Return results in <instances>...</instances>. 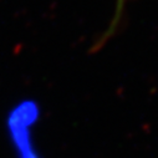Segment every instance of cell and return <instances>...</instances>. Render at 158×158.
Masks as SVG:
<instances>
[{
  "instance_id": "cell-1",
  "label": "cell",
  "mask_w": 158,
  "mask_h": 158,
  "mask_svg": "<svg viewBox=\"0 0 158 158\" xmlns=\"http://www.w3.org/2000/svg\"><path fill=\"white\" fill-rule=\"evenodd\" d=\"M125 2L126 0H117V4H116V18L113 20V23L116 24L117 20L120 19V15H121V11L123 9V5H125Z\"/></svg>"
}]
</instances>
